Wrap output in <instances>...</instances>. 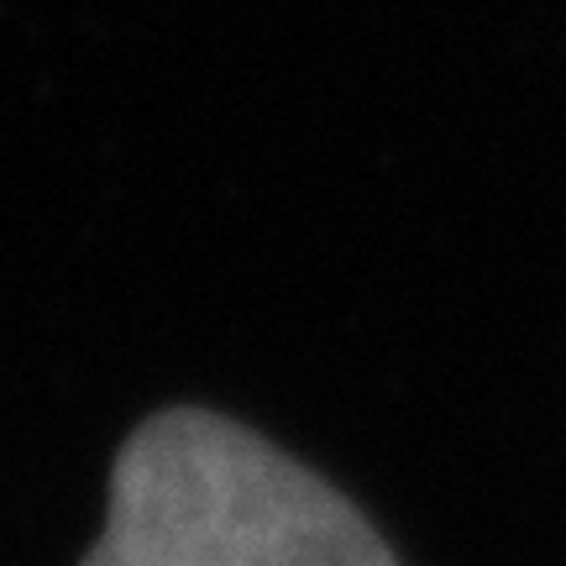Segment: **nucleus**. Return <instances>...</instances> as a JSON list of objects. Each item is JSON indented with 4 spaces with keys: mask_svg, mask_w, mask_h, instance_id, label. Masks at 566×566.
<instances>
[{
    "mask_svg": "<svg viewBox=\"0 0 566 566\" xmlns=\"http://www.w3.org/2000/svg\"><path fill=\"white\" fill-rule=\"evenodd\" d=\"M80 566H399L346 493L210 409L142 420Z\"/></svg>",
    "mask_w": 566,
    "mask_h": 566,
    "instance_id": "1",
    "label": "nucleus"
}]
</instances>
